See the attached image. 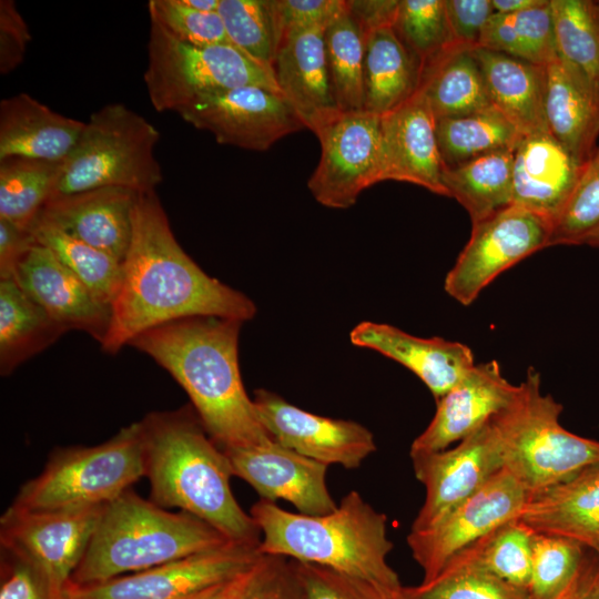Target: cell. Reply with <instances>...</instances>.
Instances as JSON below:
<instances>
[{"label":"cell","instance_id":"cell-1","mask_svg":"<svg viewBox=\"0 0 599 599\" xmlns=\"http://www.w3.org/2000/svg\"><path fill=\"white\" fill-rule=\"evenodd\" d=\"M110 307V327L101 344L109 354L172 321L219 316L244 323L256 314L250 297L206 274L186 254L156 192L138 194L131 243Z\"/></svg>","mask_w":599,"mask_h":599},{"label":"cell","instance_id":"cell-2","mask_svg":"<svg viewBox=\"0 0 599 599\" xmlns=\"http://www.w3.org/2000/svg\"><path fill=\"white\" fill-rule=\"evenodd\" d=\"M242 325L233 318L193 316L150 328L130 343L180 384L206 433L222 449L273 440L242 382Z\"/></svg>","mask_w":599,"mask_h":599},{"label":"cell","instance_id":"cell-3","mask_svg":"<svg viewBox=\"0 0 599 599\" xmlns=\"http://www.w3.org/2000/svg\"><path fill=\"white\" fill-rule=\"evenodd\" d=\"M140 423L151 501L196 516L232 541L260 545L258 526L231 490L230 461L194 408L154 412Z\"/></svg>","mask_w":599,"mask_h":599},{"label":"cell","instance_id":"cell-4","mask_svg":"<svg viewBox=\"0 0 599 599\" xmlns=\"http://www.w3.org/2000/svg\"><path fill=\"white\" fill-rule=\"evenodd\" d=\"M250 515L261 530L260 551L331 568L366 581L392 599H402L404 586L388 565L393 544L387 517L355 490L337 508L311 516L287 511L261 498Z\"/></svg>","mask_w":599,"mask_h":599},{"label":"cell","instance_id":"cell-5","mask_svg":"<svg viewBox=\"0 0 599 599\" xmlns=\"http://www.w3.org/2000/svg\"><path fill=\"white\" fill-rule=\"evenodd\" d=\"M232 540L187 512H170L128 489L103 507L68 585L90 586L146 570Z\"/></svg>","mask_w":599,"mask_h":599},{"label":"cell","instance_id":"cell-6","mask_svg":"<svg viewBox=\"0 0 599 599\" xmlns=\"http://www.w3.org/2000/svg\"><path fill=\"white\" fill-rule=\"evenodd\" d=\"M561 404L541 392L540 375L529 368L511 403L491 417L504 468L529 495L599 463V441L565 429Z\"/></svg>","mask_w":599,"mask_h":599},{"label":"cell","instance_id":"cell-7","mask_svg":"<svg viewBox=\"0 0 599 599\" xmlns=\"http://www.w3.org/2000/svg\"><path fill=\"white\" fill-rule=\"evenodd\" d=\"M159 139L141 114L122 103L105 104L85 122L50 200L100 187L155 192L163 180L154 154Z\"/></svg>","mask_w":599,"mask_h":599},{"label":"cell","instance_id":"cell-8","mask_svg":"<svg viewBox=\"0 0 599 599\" xmlns=\"http://www.w3.org/2000/svg\"><path fill=\"white\" fill-rule=\"evenodd\" d=\"M145 476L141 423L92 447L55 450L43 471L27 481L12 507L61 510L104 506Z\"/></svg>","mask_w":599,"mask_h":599},{"label":"cell","instance_id":"cell-9","mask_svg":"<svg viewBox=\"0 0 599 599\" xmlns=\"http://www.w3.org/2000/svg\"><path fill=\"white\" fill-rule=\"evenodd\" d=\"M143 79L158 112H176L202 95L240 87L254 85L281 93L274 71L234 45L187 44L152 20Z\"/></svg>","mask_w":599,"mask_h":599},{"label":"cell","instance_id":"cell-10","mask_svg":"<svg viewBox=\"0 0 599 599\" xmlns=\"http://www.w3.org/2000/svg\"><path fill=\"white\" fill-rule=\"evenodd\" d=\"M529 493L506 468L450 510L435 526L410 531L407 545L424 571L434 579L451 558L501 525L519 519Z\"/></svg>","mask_w":599,"mask_h":599},{"label":"cell","instance_id":"cell-11","mask_svg":"<svg viewBox=\"0 0 599 599\" xmlns=\"http://www.w3.org/2000/svg\"><path fill=\"white\" fill-rule=\"evenodd\" d=\"M549 220L511 205L473 224L471 235L445 278V291L470 305L500 273L549 246Z\"/></svg>","mask_w":599,"mask_h":599},{"label":"cell","instance_id":"cell-12","mask_svg":"<svg viewBox=\"0 0 599 599\" xmlns=\"http://www.w3.org/2000/svg\"><path fill=\"white\" fill-rule=\"evenodd\" d=\"M260 545L231 541L146 570L90 586L67 585L64 599H182L252 568Z\"/></svg>","mask_w":599,"mask_h":599},{"label":"cell","instance_id":"cell-13","mask_svg":"<svg viewBox=\"0 0 599 599\" xmlns=\"http://www.w3.org/2000/svg\"><path fill=\"white\" fill-rule=\"evenodd\" d=\"M176 113L216 142L252 151H265L282 138L305 129L278 92L247 85L202 95Z\"/></svg>","mask_w":599,"mask_h":599},{"label":"cell","instance_id":"cell-14","mask_svg":"<svg viewBox=\"0 0 599 599\" xmlns=\"http://www.w3.org/2000/svg\"><path fill=\"white\" fill-rule=\"evenodd\" d=\"M104 506L34 511L10 506L0 520L1 549L34 565L55 588L64 591Z\"/></svg>","mask_w":599,"mask_h":599},{"label":"cell","instance_id":"cell-15","mask_svg":"<svg viewBox=\"0 0 599 599\" xmlns=\"http://www.w3.org/2000/svg\"><path fill=\"white\" fill-rule=\"evenodd\" d=\"M321 159L307 186L315 200L332 209H347L367 187L378 183L380 115L342 112L316 134Z\"/></svg>","mask_w":599,"mask_h":599},{"label":"cell","instance_id":"cell-16","mask_svg":"<svg viewBox=\"0 0 599 599\" xmlns=\"http://www.w3.org/2000/svg\"><path fill=\"white\" fill-rule=\"evenodd\" d=\"M425 500L410 531L428 529L504 468L491 418L451 449L410 455Z\"/></svg>","mask_w":599,"mask_h":599},{"label":"cell","instance_id":"cell-17","mask_svg":"<svg viewBox=\"0 0 599 599\" xmlns=\"http://www.w3.org/2000/svg\"><path fill=\"white\" fill-rule=\"evenodd\" d=\"M253 402L275 441L327 466L356 469L376 450L373 434L356 422L312 414L262 388Z\"/></svg>","mask_w":599,"mask_h":599},{"label":"cell","instance_id":"cell-18","mask_svg":"<svg viewBox=\"0 0 599 599\" xmlns=\"http://www.w3.org/2000/svg\"><path fill=\"white\" fill-rule=\"evenodd\" d=\"M233 476L248 483L261 498L284 499L311 516L334 511L326 474L328 466L305 457L274 439L261 445L223 449Z\"/></svg>","mask_w":599,"mask_h":599},{"label":"cell","instance_id":"cell-19","mask_svg":"<svg viewBox=\"0 0 599 599\" xmlns=\"http://www.w3.org/2000/svg\"><path fill=\"white\" fill-rule=\"evenodd\" d=\"M441 173L436 119L426 97L417 90L403 104L380 115L378 182H408L448 196Z\"/></svg>","mask_w":599,"mask_h":599},{"label":"cell","instance_id":"cell-20","mask_svg":"<svg viewBox=\"0 0 599 599\" xmlns=\"http://www.w3.org/2000/svg\"><path fill=\"white\" fill-rule=\"evenodd\" d=\"M518 392L501 374L496 361L475 364L444 396L426 429L410 446V455L447 449L506 408Z\"/></svg>","mask_w":599,"mask_h":599},{"label":"cell","instance_id":"cell-21","mask_svg":"<svg viewBox=\"0 0 599 599\" xmlns=\"http://www.w3.org/2000/svg\"><path fill=\"white\" fill-rule=\"evenodd\" d=\"M13 280L68 331L85 332L102 344L110 327V305L97 298L49 248L35 242Z\"/></svg>","mask_w":599,"mask_h":599},{"label":"cell","instance_id":"cell-22","mask_svg":"<svg viewBox=\"0 0 599 599\" xmlns=\"http://www.w3.org/2000/svg\"><path fill=\"white\" fill-rule=\"evenodd\" d=\"M325 28L317 26L285 38L273 65L282 95L315 135L342 113L329 78Z\"/></svg>","mask_w":599,"mask_h":599},{"label":"cell","instance_id":"cell-23","mask_svg":"<svg viewBox=\"0 0 599 599\" xmlns=\"http://www.w3.org/2000/svg\"><path fill=\"white\" fill-rule=\"evenodd\" d=\"M136 197L122 187L88 190L49 200L37 217L123 263Z\"/></svg>","mask_w":599,"mask_h":599},{"label":"cell","instance_id":"cell-24","mask_svg":"<svg viewBox=\"0 0 599 599\" xmlns=\"http://www.w3.org/2000/svg\"><path fill=\"white\" fill-rule=\"evenodd\" d=\"M359 347L376 351L412 370L439 399L475 365L470 348L439 337L413 336L397 327L362 322L351 332Z\"/></svg>","mask_w":599,"mask_h":599},{"label":"cell","instance_id":"cell-25","mask_svg":"<svg viewBox=\"0 0 599 599\" xmlns=\"http://www.w3.org/2000/svg\"><path fill=\"white\" fill-rule=\"evenodd\" d=\"M585 164H579L551 133L525 135L514 152L512 205L554 224Z\"/></svg>","mask_w":599,"mask_h":599},{"label":"cell","instance_id":"cell-26","mask_svg":"<svg viewBox=\"0 0 599 599\" xmlns=\"http://www.w3.org/2000/svg\"><path fill=\"white\" fill-rule=\"evenodd\" d=\"M546 118L551 135L579 163L597 149L599 87L558 55L546 65Z\"/></svg>","mask_w":599,"mask_h":599},{"label":"cell","instance_id":"cell-27","mask_svg":"<svg viewBox=\"0 0 599 599\" xmlns=\"http://www.w3.org/2000/svg\"><path fill=\"white\" fill-rule=\"evenodd\" d=\"M519 520L534 532L567 537L599 549V463L529 495Z\"/></svg>","mask_w":599,"mask_h":599},{"label":"cell","instance_id":"cell-28","mask_svg":"<svg viewBox=\"0 0 599 599\" xmlns=\"http://www.w3.org/2000/svg\"><path fill=\"white\" fill-rule=\"evenodd\" d=\"M85 122L64 116L28 93L0 102V161L28 158L63 162Z\"/></svg>","mask_w":599,"mask_h":599},{"label":"cell","instance_id":"cell-29","mask_svg":"<svg viewBox=\"0 0 599 599\" xmlns=\"http://www.w3.org/2000/svg\"><path fill=\"white\" fill-rule=\"evenodd\" d=\"M491 102L524 135L550 133L546 118V65L474 48Z\"/></svg>","mask_w":599,"mask_h":599},{"label":"cell","instance_id":"cell-30","mask_svg":"<svg viewBox=\"0 0 599 599\" xmlns=\"http://www.w3.org/2000/svg\"><path fill=\"white\" fill-rule=\"evenodd\" d=\"M422 64L405 47L393 27L366 37L364 110L384 115L396 109L419 87Z\"/></svg>","mask_w":599,"mask_h":599},{"label":"cell","instance_id":"cell-31","mask_svg":"<svg viewBox=\"0 0 599 599\" xmlns=\"http://www.w3.org/2000/svg\"><path fill=\"white\" fill-rule=\"evenodd\" d=\"M418 90L436 120L466 115L491 105L471 49L454 44L422 65Z\"/></svg>","mask_w":599,"mask_h":599},{"label":"cell","instance_id":"cell-32","mask_svg":"<svg viewBox=\"0 0 599 599\" xmlns=\"http://www.w3.org/2000/svg\"><path fill=\"white\" fill-rule=\"evenodd\" d=\"M67 332L14 280H0L1 375L11 374Z\"/></svg>","mask_w":599,"mask_h":599},{"label":"cell","instance_id":"cell-33","mask_svg":"<svg viewBox=\"0 0 599 599\" xmlns=\"http://www.w3.org/2000/svg\"><path fill=\"white\" fill-rule=\"evenodd\" d=\"M515 150L481 155L456 167H443L441 182L478 223L512 205Z\"/></svg>","mask_w":599,"mask_h":599},{"label":"cell","instance_id":"cell-34","mask_svg":"<svg viewBox=\"0 0 599 599\" xmlns=\"http://www.w3.org/2000/svg\"><path fill=\"white\" fill-rule=\"evenodd\" d=\"M525 135L495 106L436 120L443 167L451 169L481 155L515 150Z\"/></svg>","mask_w":599,"mask_h":599},{"label":"cell","instance_id":"cell-35","mask_svg":"<svg viewBox=\"0 0 599 599\" xmlns=\"http://www.w3.org/2000/svg\"><path fill=\"white\" fill-rule=\"evenodd\" d=\"M477 48L501 52L539 65L549 64L559 55L550 0L517 13H494Z\"/></svg>","mask_w":599,"mask_h":599},{"label":"cell","instance_id":"cell-36","mask_svg":"<svg viewBox=\"0 0 599 599\" xmlns=\"http://www.w3.org/2000/svg\"><path fill=\"white\" fill-rule=\"evenodd\" d=\"M63 162L28 158L0 161V220L29 230L52 196Z\"/></svg>","mask_w":599,"mask_h":599},{"label":"cell","instance_id":"cell-37","mask_svg":"<svg viewBox=\"0 0 599 599\" xmlns=\"http://www.w3.org/2000/svg\"><path fill=\"white\" fill-rule=\"evenodd\" d=\"M29 231L34 241L49 248L97 298L111 306L122 278L121 261L38 217Z\"/></svg>","mask_w":599,"mask_h":599},{"label":"cell","instance_id":"cell-38","mask_svg":"<svg viewBox=\"0 0 599 599\" xmlns=\"http://www.w3.org/2000/svg\"><path fill=\"white\" fill-rule=\"evenodd\" d=\"M324 40L338 109L341 112L363 111L366 35L346 7L326 26Z\"/></svg>","mask_w":599,"mask_h":599},{"label":"cell","instance_id":"cell-39","mask_svg":"<svg viewBox=\"0 0 599 599\" xmlns=\"http://www.w3.org/2000/svg\"><path fill=\"white\" fill-rule=\"evenodd\" d=\"M402 599H532L460 551L432 580L404 587Z\"/></svg>","mask_w":599,"mask_h":599},{"label":"cell","instance_id":"cell-40","mask_svg":"<svg viewBox=\"0 0 599 599\" xmlns=\"http://www.w3.org/2000/svg\"><path fill=\"white\" fill-rule=\"evenodd\" d=\"M558 54L599 87V7L590 0H550Z\"/></svg>","mask_w":599,"mask_h":599},{"label":"cell","instance_id":"cell-41","mask_svg":"<svg viewBox=\"0 0 599 599\" xmlns=\"http://www.w3.org/2000/svg\"><path fill=\"white\" fill-rule=\"evenodd\" d=\"M217 12L231 44L273 70L280 45L273 0H221Z\"/></svg>","mask_w":599,"mask_h":599},{"label":"cell","instance_id":"cell-42","mask_svg":"<svg viewBox=\"0 0 599 599\" xmlns=\"http://www.w3.org/2000/svg\"><path fill=\"white\" fill-rule=\"evenodd\" d=\"M534 531L519 519L496 528L465 551L500 579L529 591Z\"/></svg>","mask_w":599,"mask_h":599},{"label":"cell","instance_id":"cell-43","mask_svg":"<svg viewBox=\"0 0 599 599\" xmlns=\"http://www.w3.org/2000/svg\"><path fill=\"white\" fill-rule=\"evenodd\" d=\"M393 28L422 65L457 44L445 0H399Z\"/></svg>","mask_w":599,"mask_h":599},{"label":"cell","instance_id":"cell-44","mask_svg":"<svg viewBox=\"0 0 599 599\" xmlns=\"http://www.w3.org/2000/svg\"><path fill=\"white\" fill-rule=\"evenodd\" d=\"M587 549L567 537L534 532L529 586L532 599H556L575 577Z\"/></svg>","mask_w":599,"mask_h":599},{"label":"cell","instance_id":"cell-45","mask_svg":"<svg viewBox=\"0 0 599 599\" xmlns=\"http://www.w3.org/2000/svg\"><path fill=\"white\" fill-rule=\"evenodd\" d=\"M599 229V145L555 220L549 238L552 245H582Z\"/></svg>","mask_w":599,"mask_h":599},{"label":"cell","instance_id":"cell-46","mask_svg":"<svg viewBox=\"0 0 599 599\" xmlns=\"http://www.w3.org/2000/svg\"><path fill=\"white\" fill-rule=\"evenodd\" d=\"M148 12L150 20L184 43L196 47L231 44L219 12H200L181 0H150Z\"/></svg>","mask_w":599,"mask_h":599},{"label":"cell","instance_id":"cell-47","mask_svg":"<svg viewBox=\"0 0 599 599\" xmlns=\"http://www.w3.org/2000/svg\"><path fill=\"white\" fill-rule=\"evenodd\" d=\"M292 560L308 599H392L366 581L319 565Z\"/></svg>","mask_w":599,"mask_h":599},{"label":"cell","instance_id":"cell-48","mask_svg":"<svg viewBox=\"0 0 599 599\" xmlns=\"http://www.w3.org/2000/svg\"><path fill=\"white\" fill-rule=\"evenodd\" d=\"M242 599H308V596L292 559L262 555Z\"/></svg>","mask_w":599,"mask_h":599},{"label":"cell","instance_id":"cell-49","mask_svg":"<svg viewBox=\"0 0 599 599\" xmlns=\"http://www.w3.org/2000/svg\"><path fill=\"white\" fill-rule=\"evenodd\" d=\"M0 599H64V591L34 565L2 549Z\"/></svg>","mask_w":599,"mask_h":599},{"label":"cell","instance_id":"cell-50","mask_svg":"<svg viewBox=\"0 0 599 599\" xmlns=\"http://www.w3.org/2000/svg\"><path fill=\"white\" fill-rule=\"evenodd\" d=\"M273 4L280 44L298 31L326 27L345 9V0H273Z\"/></svg>","mask_w":599,"mask_h":599},{"label":"cell","instance_id":"cell-51","mask_svg":"<svg viewBox=\"0 0 599 599\" xmlns=\"http://www.w3.org/2000/svg\"><path fill=\"white\" fill-rule=\"evenodd\" d=\"M445 8L455 41L470 49L477 48L495 13L491 0H445Z\"/></svg>","mask_w":599,"mask_h":599},{"label":"cell","instance_id":"cell-52","mask_svg":"<svg viewBox=\"0 0 599 599\" xmlns=\"http://www.w3.org/2000/svg\"><path fill=\"white\" fill-rule=\"evenodd\" d=\"M31 33L12 0L0 1V73L18 68L26 55Z\"/></svg>","mask_w":599,"mask_h":599},{"label":"cell","instance_id":"cell-53","mask_svg":"<svg viewBox=\"0 0 599 599\" xmlns=\"http://www.w3.org/2000/svg\"><path fill=\"white\" fill-rule=\"evenodd\" d=\"M34 243L29 230L0 220V280H13L19 263Z\"/></svg>","mask_w":599,"mask_h":599},{"label":"cell","instance_id":"cell-54","mask_svg":"<svg viewBox=\"0 0 599 599\" xmlns=\"http://www.w3.org/2000/svg\"><path fill=\"white\" fill-rule=\"evenodd\" d=\"M345 7L367 37L377 29L394 26L399 0H345Z\"/></svg>","mask_w":599,"mask_h":599},{"label":"cell","instance_id":"cell-55","mask_svg":"<svg viewBox=\"0 0 599 599\" xmlns=\"http://www.w3.org/2000/svg\"><path fill=\"white\" fill-rule=\"evenodd\" d=\"M588 550L575 577L556 599H599V557Z\"/></svg>","mask_w":599,"mask_h":599},{"label":"cell","instance_id":"cell-56","mask_svg":"<svg viewBox=\"0 0 599 599\" xmlns=\"http://www.w3.org/2000/svg\"><path fill=\"white\" fill-rule=\"evenodd\" d=\"M257 562L231 579L212 585L182 599H242L253 579Z\"/></svg>","mask_w":599,"mask_h":599},{"label":"cell","instance_id":"cell-57","mask_svg":"<svg viewBox=\"0 0 599 599\" xmlns=\"http://www.w3.org/2000/svg\"><path fill=\"white\" fill-rule=\"evenodd\" d=\"M546 0H491L495 13H517L538 6Z\"/></svg>","mask_w":599,"mask_h":599},{"label":"cell","instance_id":"cell-58","mask_svg":"<svg viewBox=\"0 0 599 599\" xmlns=\"http://www.w3.org/2000/svg\"><path fill=\"white\" fill-rule=\"evenodd\" d=\"M221 0H181V2L200 12H217Z\"/></svg>","mask_w":599,"mask_h":599},{"label":"cell","instance_id":"cell-59","mask_svg":"<svg viewBox=\"0 0 599 599\" xmlns=\"http://www.w3.org/2000/svg\"><path fill=\"white\" fill-rule=\"evenodd\" d=\"M585 244L599 248V229L587 238Z\"/></svg>","mask_w":599,"mask_h":599},{"label":"cell","instance_id":"cell-60","mask_svg":"<svg viewBox=\"0 0 599 599\" xmlns=\"http://www.w3.org/2000/svg\"><path fill=\"white\" fill-rule=\"evenodd\" d=\"M593 552L599 557V549L595 550Z\"/></svg>","mask_w":599,"mask_h":599},{"label":"cell","instance_id":"cell-61","mask_svg":"<svg viewBox=\"0 0 599 599\" xmlns=\"http://www.w3.org/2000/svg\"><path fill=\"white\" fill-rule=\"evenodd\" d=\"M597 3H598V7H599V1H597Z\"/></svg>","mask_w":599,"mask_h":599}]
</instances>
